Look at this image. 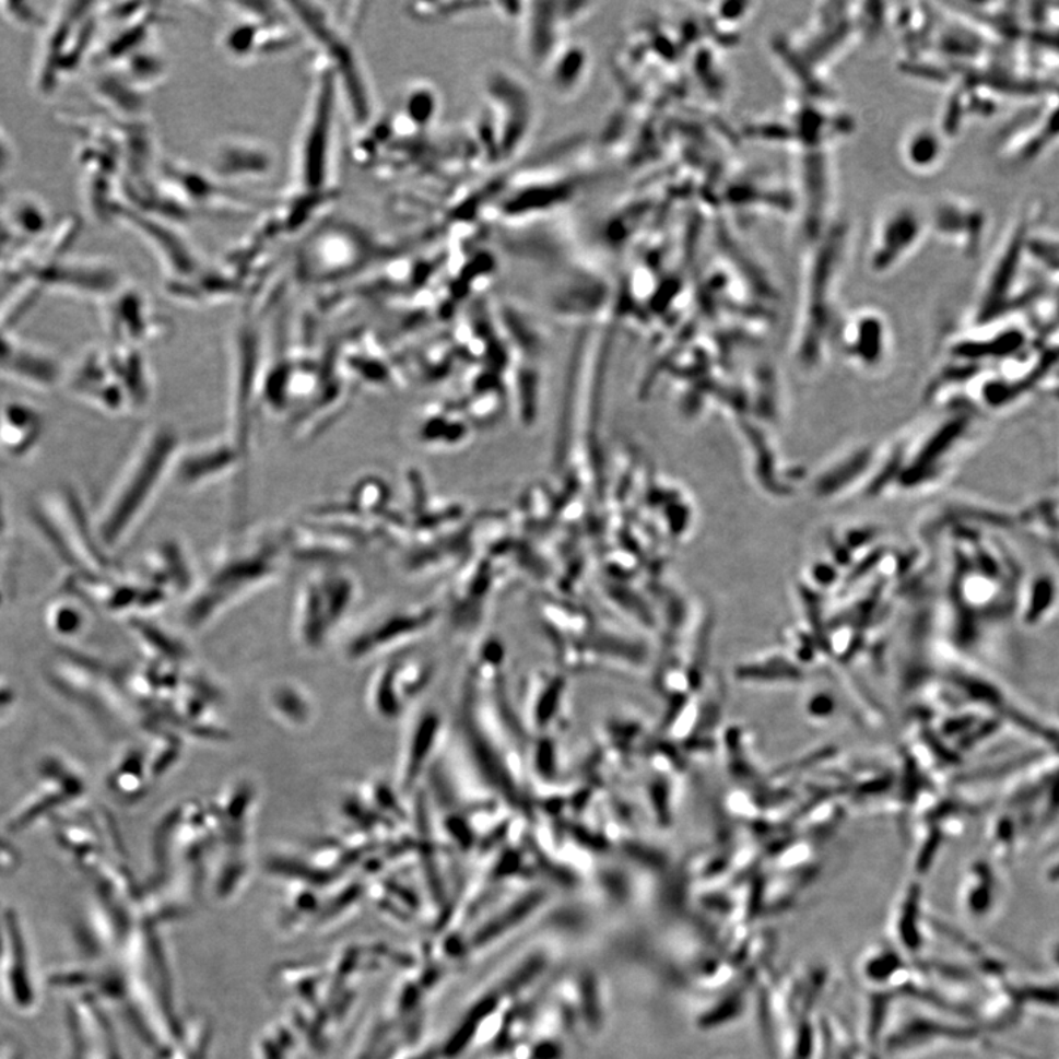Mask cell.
<instances>
[{
    "label": "cell",
    "mask_w": 1059,
    "mask_h": 1059,
    "mask_svg": "<svg viewBox=\"0 0 1059 1059\" xmlns=\"http://www.w3.org/2000/svg\"><path fill=\"white\" fill-rule=\"evenodd\" d=\"M232 373V436L234 448L246 466L252 446L255 410L261 399V355L257 334L249 326L242 327L234 340Z\"/></svg>",
    "instance_id": "cell-2"
},
{
    "label": "cell",
    "mask_w": 1059,
    "mask_h": 1059,
    "mask_svg": "<svg viewBox=\"0 0 1059 1059\" xmlns=\"http://www.w3.org/2000/svg\"><path fill=\"white\" fill-rule=\"evenodd\" d=\"M242 467L244 462L228 439L180 454L174 473L183 486L199 487Z\"/></svg>",
    "instance_id": "cell-5"
},
{
    "label": "cell",
    "mask_w": 1059,
    "mask_h": 1059,
    "mask_svg": "<svg viewBox=\"0 0 1059 1059\" xmlns=\"http://www.w3.org/2000/svg\"><path fill=\"white\" fill-rule=\"evenodd\" d=\"M904 963L897 950L889 946H874L861 960V976L874 988L895 984V978L904 973Z\"/></svg>",
    "instance_id": "cell-8"
},
{
    "label": "cell",
    "mask_w": 1059,
    "mask_h": 1059,
    "mask_svg": "<svg viewBox=\"0 0 1059 1059\" xmlns=\"http://www.w3.org/2000/svg\"><path fill=\"white\" fill-rule=\"evenodd\" d=\"M180 454V436L169 425L148 433L105 514L102 531L106 543H121L133 533L176 470Z\"/></svg>",
    "instance_id": "cell-1"
},
{
    "label": "cell",
    "mask_w": 1059,
    "mask_h": 1059,
    "mask_svg": "<svg viewBox=\"0 0 1059 1059\" xmlns=\"http://www.w3.org/2000/svg\"><path fill=\"white\" fill-rule=\"evenodd\" d=\"M1003 887L998 871L988 861H977L964 879L961 905L974 921H988L1002 905Z\"/></svg>",
    "instance_id": "cell-6"
},
{
    "label": "cell",
    "mask_w": 1059,
    "mask_h": 1059,
    "mask_svg": "<svg viewBox=\"0 0 1059 1059\" xmlns=\"http://www.w3.org/2000/svg\"><path fill=\"white\" fill-rule=\"evenodd\" d=\"M901 152L908 168L917 173H929L942 163L945 148L938 131L927 126H918L905 134Z\"/></svg>",
    "instance_id": "cell-7"
},
{
    "label": "cell",
    "mask_w": 1059,
    "mask_h": 1059,
    "mask_svg": "<svg viewBox=\"0 0 1059 1059\" xmlns=\"http://www.w3.org/2000/svg\"><path fill=\"white\" fill-rule=\"evenodd\" d=\"M12 695H14V693H12V689L7 686L5 683L0 682V711L10 708L12 702H14V696Z\"/></svg>",
    "instance_id": "cell-9"
},
{
    "label": "cell",
    "mask_w": 1059,
    "mask_h": 1059,
    "mask_svg": "<svg viewBox=\"0 0 1059 1059\" xmlns=\"http://www.w3.org/2000/svg\"><path fill=\"white\" fill-rule=\"evenodd\" d=\"M925 224V216L913 202L887 207L875 224L870 252L873 271L886 272L904 261L920 245Z\"/></svg>",
    "instance_id": "cell-3"
},
{
    "label": "cell",
    "mask_w": 1059,
    "mask_h": 1059,
    "mask_svg": "<svg viewBox=\"0 0 1059 1059\" xmlns=\"http://www.w3.org/2000/svg\"><path fill=\"white\" fill-rule=\"evenodd\" d=\"M976 1037L972 1028L951 1026L925 1015H913L904 1023L893 1028L891 1036H884L882 1050L887 1054L899 1055L925 1050V1046L950 1044V1042H968Z\"/></svg>",
    "instance_id": "cell-4"
},
{
    "label": "cell",
    "mask_w": 1059,
    "mask_h": 1059,
    "mask_svg": "<svg viewBox=\"0 0 1059 1059\" xmlns=\"http://www.w3.org/2000/svg\"><path fill=\"white\" fill-rule=\"evenodd\" d=\"M1048 961L1057 972H1059V939L1054 940L1049 945Z\"/></svg>",
    "instance_id": "cell-10"
}]
</instances>
